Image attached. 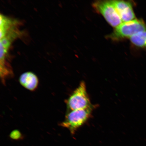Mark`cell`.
<instances>
[{
    "label": "cell",
    "mask_w": 146,
    "mask_h": 146,
    "mask_svg": "<svg viewBox=\"0 0 146 146\" xmlns=\"http://www.w3.org/2000/svg\"><path fill=\"white\" fill-rule=\"evenodd\" d=\"M93 6L112 27L115 28L122 23L121 18L111 1H96L93 3Z\"/></svg>",
    "instance_id": "obj_4"
},
{
    "label": "cell",
    "mask_w": 146,
    "mask_h": 146,
    "mask_svg": "<svg viewBox=\"0 0 146 146\" xmlns=\"http://www.w3.org/2000/svg\"><path fill=\"white\" fill-rule=\"evenodd\" d=\"M21 135L19 131L14 130L10 134L11 137L15 139H18L21 138Z\"/></svg>",
    "instance_id": "obj_9"
},
{
    "label": "cell",
    "mask_w": 146,
    "mask_h": 146,
    "mask_svg": "<svg viewBox=\"0 0 146 146\" xmlns=\"http://www.w3.org/2000/svg\"><path fill=\"white\" fill-rule=\"evenodd\" d=\"M66 103L70 111L85 109L94 106L91 104L84 82H81L69 97Z\"/></svg>",
    "instance_id": "obj_3"
},
{
    "label": "cell",
    "mask_w": 146,
    "mask_h": 146,
    "mask_svg": "<svg viewBox=\"0 0 146 146\" xmlns=\"http://www.w3.org/2000/svg\"><path fill=\"white\" fill-rule=\"evenodd\" d=\"M146 30V25L142 20L135 19L122 23L115 28L110 37L114 40L131 38L138 33Z\"/></svg>",
    "instance_id": "obj_2"
},
{
    "label": "cell",
    "mask_w": 146,
    "mask_h": 146,
    "mask_svg": "<svg viewBox=\"0 0 146 146\" xmlns=\"http://www.w3.org/2000/svg\"><path fill=\"white\" fill-rule=\"evenodd\" d=\"M130 39L131 42L136 46L146 49V30L135 35Z\"/></svg>",
    "instance_id": "obj_8"
},
{
    "label": "cell",
    "mask_w": 146,
    "mask_h": 146,
    "mask_svg": "<svg viewBox=\"0 0 146 146\" xmlns=\"http://www.w3.org/2000/svg\"><path fill=\"white\" fill-rule=\"evenodd\" d=\"M111 1L122 21L125 22L135 19L132 3L123 1Z\"/></svg>",
    "instance_id": "obj_5"
},
{
    "label": "cell",
    "mask_w": 146,
    "mask_h": 146,
    "mask_svg": "<svg viewBox=\"0 0 146 146\" xmlns=\"http://www.w3.org/2000/svg\"><path fill=\"white\" fill-rule=\"evenodd\" d=\"M94 108V106L88 108L69 111L60 125L68 129L71 134H74L90 118Z\"/></svg>",
    "instance_id": "obj_1"
},
{
    "label": "cell",
    "mask_w": 146,
    "mask_h": 146,
    "mask_svg": "<svg viewBox=\"0 0 146 146\" xmlns=\"http://www.w3.org/2000/svg\"><path fill=\"white\" fill-rule=\"evenodd\" d=\"M20 84L25 89L30 91H34L37 88L39 80L37 76L31 72H27L23 73L20 76Z\"/></svg>",
    "instance_id": "obj_6"
},
{
    "label": "cell",
    "mask_w": 146,
    "mask_h": 146,
    "mask_svg": "<svg viewBox=\"0 0 146 146\" xmlns=\"http://www.w3.org/2000/svg\"><path fill=\"white\" fill-rule=\"evenodd\" d=\"M0 38L4 37L9 29L16 24V22L1 14L0 16Z\"/></svg>",
    "instance_id": "obj_7"
}]
</instances>
